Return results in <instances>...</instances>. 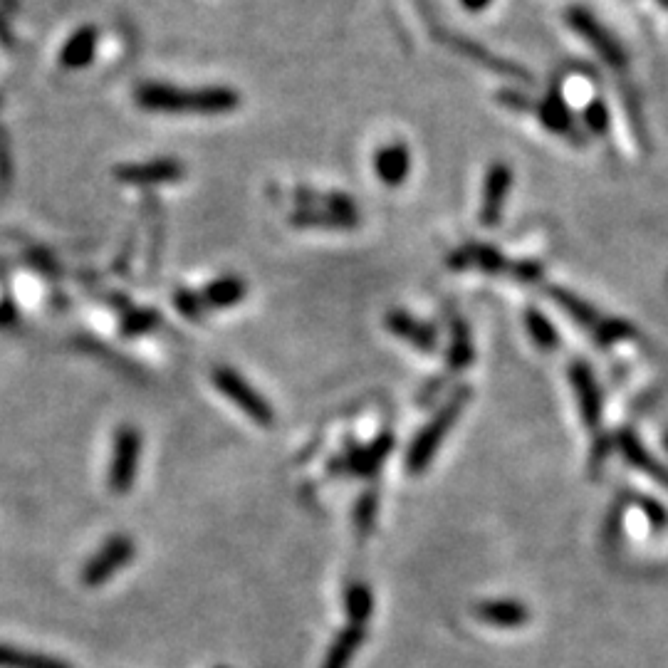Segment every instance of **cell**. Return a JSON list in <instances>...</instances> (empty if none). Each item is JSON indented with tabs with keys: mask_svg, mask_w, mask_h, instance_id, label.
<instances>
[{
	"mask_svg": "<svg viewBox=\"0 0 668 668\" xmlns=\"http://www.w3.org/2000/svg\"><path fill=\"white\" fill-rule=\"evenodd\" d=\"M510 273L520 280V283H537L542 278V265L535 260H523V263H513Z\"/></svg>",
	"mask_w": 668,
	"mask_h": 668,
	"instance_id": "32",
	"label": "cell"
},
{
	"mask_svg": "<svg viewBox=\"0 0 668 668\" xmlns=\"http://www.w3.org/2000/svg\"><path fill=\"white\" fill-rule=\"evenodd\" d=\"M394 451V436L391 433H382L377 441H372L369 446H352L344 456V466L354 473V476L369 478L382 468L386 456Z\"/></svg>",
	"mask_w": 668,
	"mask_h": 668,
	"instance_id": "12",
	"label": "cell"
},
{
	"mask_svg": "<svg viewBox=\"0 0 668 668\" xmlns=\"http://www.w3.org/2000/svg\"><path fill=\"white\" fill-rule=\"evenodd\" d=\"M213 384H216V389L221 391L228 401H233V404L258 426L268 429V426L275 424L273 406L268 404V399H265L255 386L245 382L236 369L218 367L216 372H213Z\"/></svg>",
	"mask_w": 668,
	"mask_h": 668,
	"instance_id": "3",
	"label": "cell"
},
{
	"mask_svg": "<svg viewBox=\"0 0 668 668\" xmlns=\"http://www.w3.org/2000/svg\"><path fill=\"white\" fill-rule=\"evenodd\" d=\"M297 198L302 201V206H310L312 201L322 203V208H327L332 216H337L339 221L347 223L349 228H354L359 223L357 203H354L349 196H344V193H302L300 191L297 193Z\"/></svg>",
	"mask_w": 668,
	"mask_h": 668,
	"instance_id": "21",
	"label": "cell"
},
{
	"mask_svg": "<svg viewBox=\"0 0 668 668\" xmlns=\"http://www.w3.org/2000/svg\"><path fill=\"white\" fill-rule=\"evenodd\" d=\"M570 382L574 394H577L579 414H582L584 426H587L589 431H597L599 421H602V391H599L594 372L582 359H577L570 367Z\"/></svg>",
	"mask_w": 668,
	"mask_h": 668,
	"instance_id": "9",
	"label": "cell"
},
{
	"mask_svg": "<svg viewBox=\"0 0 668 668\" xmlns=\"http://www.w3.org/2000/svg\"><path fill=\"white\" fill-rule=\"evenodd\" d=\"M364 634H367L364 626L357 624L344 626V629L337 634V639L332 641L330 651H327L325 661H322V668H349L354 654H357V649L362 646Z\"/></svg>",
	"mask_w": 668,
	"mask_h": 668,
	"instance_id": "20",
	"label": "cell"
},
{
	"mask_svg": "<svg viewBox=\"0 0 668 668\" xmlns=\"http://www.w3.org/2000/svg\"><path fill=\"white\" fill-rule=\"evenodd\" d=\"M582 124L594 137H604V134L609 132V127H612V114H609V107L604 104V99H592V102L584 107Z\"/></svg>",
	"mask_w": 668,
	"mask_h": 668,
	"instance_id": "27",
	"label": "cell"
},
{
	"mask_svg": "<svg viewBox=\"0 0 668 668\" xmlns=\"http://www.w3.org/2000/svg\"><path fill=\"white\" fill-rule=\"evenodd\" d=\"M292 226L297 228H349L347 223L339 221L337 216H332L327 208H315V206H302L300 211H295L290 216Z\"/></svg>",
	"mask_w": 668,
	"mask_h": 668,
	"instance_id": "26",
	"label": "cell"
},
{
	"mask_svg": "<svg viewBox=\"0 0 668 668\" xmlns=\"http://www.w3.org/2000/svg\"><path fill=\"white\" fill-rule=\"evenodd\" d=\"M617 446H619L621 456H624L631 466L639 468L641 473H646V476L654 478L656 483L668 488V468L661 466V463L656 461V458L651 456L644 446H641V441L634 436V433L621 431L617 436Z\"/></svg>",
	"mask_w": 668,
	"mask_h": 668,
	"instance_id": "17",
	"label": "cell"
},
{
	"mask_svg": "<svg viewBox=\"0 0 668 668\" xmlns=\"http://www.w3.org/2000/svg\"><path fill=\"white\" fill-rule=\"evenodd\" d=\"M659 3H661V8L668 10V0H659Z\"/></svg>",
	"mask_w": 668,
	"mask_h": 668,
	"instance_id": "36",
	"label": "cell"
},
{
	"mask_svg": "<svg viewBox=\"0 0 668 668\" xmlns=\"http://www.w3.org/2000/svg\"><path fill=\"white\" fill-rule=\"evenodd\" d=\"M525 327L527 332H530L532 342H535L542 352H555V349H560V334H557L555 327L550 325V320H547L540 310L530 307V310L525 312Z\"/></svg>",
	"mask_w": 668,
	"mask_h": 668,
	"instance_id": "25",
	"label": "cell"
},
{
	"mask_svg": "<svg viewBox=\"0 0 668 668\" xmlns=\"http://www.w3.org/2000/svg\"><path fill=\"white\" fill-rule=\"evenodd\" d=\"M156 325H159V315H156V312L134 310V312H129L127 317H124L122 334H127V337H137V334L154 330Z\"/></svg>",
	"mask_w": 668,
	"mask_h": 668,
	"instance_id": "30",
	"label": "cell"
},
{
	"mask_svg": "<svg viewBox=\"0 0 668 668\" xmlns=\"http://www.w3.org/2000/svg\"><path fill=\"white\" fill-rule=\"evenodd\" d=\"M468 399H471V389H468V386H458L451 399L433 414L429 424L416 433L414 443H411L409 453H406V471L419 476V473H424L426 468L431 466L433 456H436L438 448H441L446 433L456 426L458 416L466 409Z\"/></svg>",
	"mask_w": 668,
	"mask_h": 668,
	"instance_id": "2",
	"label": "cell"
},
{
	"mask_svg": "<svg viewBox=\"0 0 668 668\" xmlns=\"http://www.w3.org/2000/svg\"><path fill=\"white\" fill-rule=\"evenodd\" d=\"M537 117H540L542 127H545L547 132L557 134V137L572 139V142L577 144L582 142L577 127H574V117L570 107H567L565 97H562L557 90H552L550 95L542 99L540 107H537Z\"/></svg>",
	"mask_w": 668,
	"mask_h": 668,
	"instance_id": "14",
	"label": "cell"
},
{
	"mask_svg": "<svg viewBox=\"0 0 668 668\" xmlns=\"http://www.w3.org/2000/svg\"><path fill=\"white\" fill-rule=\"evenodd\" d=\"M174 302H176V310H179L184 317H189V320H201L203 312L208 310V307L203 305L201 295H196V292H191V290L176 292Z\"/></svg>",
	"mask_w": 668,
	"mask_h": 668,
	"instance_id": "31",
	"label": "cell"
},
{
	"mask_svg": "<svg viewBox=\"0 0 668 668\" xmlns=\"http://www.w3.org/2000/svg\"><path fill=\"white\" fill-rule=\"evenodd\" d=\"M142 458V433L134 426H122L114 433L112 461H109V490L112 493H129L139 473Z\"/></svg>",
	"mask_w": 668,
	"mask_h": 668,
	"instance_id": "4",
	"label": "cell"
},
{
	"mask_svg": "<svg viewBox=\"0 0 668 668\" xmlns=\"http://www.w3.org/2000/svg\"><path fill=\"white\" fill-rule=\"evenodd\" d=\"M666 448H668V433H666Z\"/></svg>",
	"mask_w": 668,
	"mask_h": 668,
	"instance_id": "37",
	"label": "cell"
},
{
	"mask_svg": "<svg viewBox=\"0 0 668 668\" xmlns=\"http://www.w3.org/2000/svg\"><path fill=\"white\" fill-rule=\"evenodd\" d=\"M567 25H570L574 33H577L589 48L597 52L607 65L617 67V70L626 65V52L619 45V40L614 38V35L609 33V30L604 28L589 10L574 5V8L567 10Z\"/></svg>",
	"mask_w": 668,
	"mask_h": 668,
	"instance_id": "6",
	"label": "cell"
},
{
	"mask_svg": "<svg viewBox=\"0 0 668 668\" xmlns=\"http://www.w3.org/2000/svg\"><path fill=\"white\" fill-rule=\"evenodd\" d=\"M248 295V285L238 275H226L213 283L206 285L201 292V300L208 310H226V307H236L243 297Z\"/></svg>",
	"mask_w": 668,
	"mask_h": 668,
	"instance_id": "18",
	"label": "cell"
},
{
	"mask_svg": "<svg viewBox=\"0 0 668 668\" xmlns=\"http://www.w3.org/2000/svg\"><path fill=\"white\" fill-rule=\"evenodd\" d=\"M384 325L386 330L391 334H396V337H401L404 342H409L411 347H416L419 352H436L438 349V334L433 330L431 325H426V322L416 320V317H411L409 312L404 310H391L386 312L384 317Z\"/></svg>",
	"mask_w": 668,
	"mask_h": 668,
	"instance_id": "11",
	"label": "cell"
},
{
	"mask_svg": "<svg viewBox=\"0 0 668 668\" xmlns=\"http://www.w3.org/2000/svg\"><path fill=\"white\" fill-rule=\"evenodd\" d=\"M636 503H639V508L644 510L646 515H649L651 525H654L656 530H664L666 523H668V515H666V510L661 508L659 503H651V500H646V498H639V500H636Z\"/></svg>",
	"mask_w": 668,
	"mask_h": 668,
	"instance_id": "33",
	"label": "cell"
},
{
	"mask_svg": "<svg viewBox=\"0 0 668 668\" xmlns=\"http://www.w3.org/2000/svg\"><path fill=\"white\" fill-rule=\"evenodd\" d=\"M137 104L146 112L159 114H228L236 112L240 95L228 87H201V90H181L164 82H144L134 92Z\"/></svg>",
	"mask_w": 668,
	"mask_h": 668,
	"instance_id": "1",
	"label": "cell"
},
{
	"mask_svg": "<svg viewBox=\"0 0 668 668\" xmlns=\"http://www.w3.org/2000/svg\"><path fill=\"white\" fill-rule=\"evenodd\" d=\"M634 334V327L624 320H602V325L594 330V339H597L599 347H612V344L621 342V339H629Z\"/></svg>",
	"mask_w": 668,
	"mask_h": 668,
	"instance_id": "29",
	"label": "cell"
},
{
	"mask_svg": "<svg viewBox=\"0 0 668 668\" xmlns=\"http://www.w3.org/2000/svg\"><path fill=\"white\" fill-rule=\"evenodd\" d=\"M344 612H347L349 624L364 626L374 612V594L367 584H349L344 592Z\"/></svg>",
	"mask_w": 668,
	"mask_h": 668,
	"instance_id": "24",
	"label": "cell"
},
{
	"mask_svg": "<svg viewBox=\"0 0 668 668\" xmlns=\"http://www.w3.org/2000/svg\"><path fill=\"white\" fill-rule=\"evenodd\" d=\"M379 510V495L374 490H367L362 498L354 505V527L362 537H367L374 530V520H377Z\"/></svg>",
	"mask_w": 668,
	"mask_h": 668,
	"instance_id": "28",
	"label": "cell"
},
{
	"mask_svg": "<svg viewBox=\"0 0 668 668\" xmlns=\"http://www.w3.org/2000/svg\"><path fill=\"white\" fill-rule=\"evenodd\" d=\"M490 3H493V0H461V5L468 13H483L485 8H490Z\"/></svg>",
	"mask_w": 668,
	"mask_h": 668,
	"instance_id": "35",
	"label": "cell"
},
{
	"mask_svg": "<svg viewBox=\"0 0 668 668\" xmlns=\"http://www.w3.org/2000/svg\"><path fill=\"white\" fill-rule=\"evenodd\" d=\"M448 268L453 270H466V268H478L483 273L498 275V273H510L513 263L500 253L498 248H490L483 243H468L463 248H458L456 253L448 255Z\"/></svg>",
	"mask_w": 668,
	"mask_h": 668,
	"instance_id": "10",
	"label": "cell"
},
{
	"mask_svg": "<svg viewBox=\"0 0 668 668\" xmlns=\"http://www.w3.org/2000/svg\"><path fill=\"white\" fill-rule=\"evenodd\" d=\"M476 617L495 629H518L530 621V612L525 604L515 602V599H498V602L478 604Z\"/></svg>",
	"mask_w": 668,
	"mask_h": 668,
	"instance_id": "16",
	"label": "cell"
},
{
	"mask_svg": "<svg viewBox=\"0 0 668 668\" xmlns=\"http://www.w3.org/2000/svg\"><path fill=\"white\" fill-rule=\"evenodd\" d=\"M122 184L129 186H156V184H174L184 179L186 166L179 159H154L144 164H124L114 169Z\"/></svg>",
	"mask_w": 668,
	"mask_h": 668,
	"instance_id": "8",
	"label": "cell"
},
{
	"mask_svg": "<svg viewBox=\"0 0 668 668\" xmlns=\"http://www.w3.org/2000/svg\"><path fill=\"white\" fill-rule=\"evenodd\" d=\"M97 43H99V33L97 28L92 25H82L80 30L67 38V43L62 45L60 50V62L62 67L67 70H85L97 55Z\"/></svg>",
	"mask_w": 668,
	"mask_h": 668,
	"instance_id": "15",
	"label": "cell"
},
{
	"mask_svg": "<svg viewBox=\"0 0 668 668\" xmlns=\"http://www.w3.org/2000/svg\"><path fill=\"white\" fill-rule=\"evenodd\" d=\"M510 191H513V166L508 161H493L485 171L480 193V223L485 228L498 226Z\"/></svg>",
	"mask_w": 668,
	"mask_h": 668,
	"instance_id": "7",
	"label": "cell"
},
{
	"mask_svg": "<svg viewBox=\"0 0 668 668\" xmlns=\"http://www.w3.org/2000/svg\"><path fill=\"white\" fill-rule=\"evenodd\" d=\"M498 99L503 102V107L513 109V112H530V109H532L530 99H527L525 95H520V92H515V90L500 92Z\"/></svg>",
	"mask_w": 668,
	"mask_h": 668,
	"instance_id": "34",
	"label": "cell"
},
{
	"mask_svg": "<svg viewBox=\"0 0 668 668\" xmlns=\"http://www.w3.org/2000/svg\"><path fill=\"white\" fill-rule=\"evenodd\" d=\"M0 668H72L55 656L0 644Z\"/></svg>",
	"mask_w": 668,
	"mask_h": 668,
	"instance_id": "23",
	"label": "cell"
},
{
	"mask_svg": "<svg viewBox=\"0 0 668 668\" xmlns=\"http://www.w3.org/2000/svg\"><path fill=\"white\" fill-rule=\"evenodd\" d=\"M473 364V339L471 330L461 317L451 322V347H448V372H463Z\"/></svg>",
	"mask_w": 668,
	"mask_h": 668,
	"instance_id": "22",
	"label": "cell"
},
{
	"mask_svg": "<svg viewBox=\"0 0 668 668\" xmlns=\"http://www.w3.org/2000/svg\"><path fill=\"white\" fill-rule=\"evenodd\" d=\"M134 555H137V545L132 542V537H107V542L90 557V562L82 570V582H85V587H102L119 570H124L134 560Z\"/></svg>",
	"mask_w": 668,
	"mask_h": 668,
	"instance_id": "5",
	"label": "cell"
},
{
	"mask_svg": "<svg viewBox=\"0 0 668 668\" xmlns=\"http://www.w3.org/2000/svg\"><path fill=\"white\" fill-rule=\"evenodd\" d=\"M547 295H550L552 300H555V305L560 307V310L565 312V315H570L572 320L577 322L579 327H584V330H587V332L594 334V330H597V327L602 325L604 317L599 315V312L594 310V307L589 305V302H584L582 297L574 295V292L562 290V287H550V290H547Z\"/></svg>",
	"mask_w": 668,
	"mask_h": 668,
	"instance_id": "19",
	"label": "cell"
},
{
	"mask_svg": "<svg viewBox=\"0 0 668 668\" xmlns=\"http://www.w3.org/2000/svg\"><path fill=\"white\" fill-rule=\"evenodd\" d=\"M374 171H377V176L382 179L384 186H389V189H399L411 174L409 146L396 142L379 149L377 156H374Z\"/></svg>",
	"mask_w": 668,
	"mask_h": 668,
	"instance_id": "13",
	"label": "cell"
}]
</instances>
